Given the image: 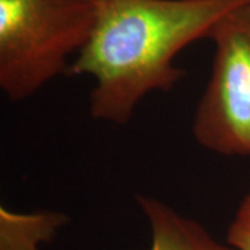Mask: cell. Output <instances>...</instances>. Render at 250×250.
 Masks as SVG:
<instances>
[{"mask_svg":"<svg viewBox=\"0 0 250 250\" xmlns=\"http://www.w3.org/2000/svg\"><path fill=\"white\" fill-rule=\"evenodd\" d=\"M92 0H0V89L10 102L34 96L65 74L90 39Z\"/></svg>","mask_w":250,"mask_h":250,"instance_id":"cell-2","label":"cell"},{"mask_svg":"<svg viewBox=\"0 0 250 250\" xmlns=\"http://www.w3.org/2000/svg\"><path fill=\"white\" fill-rule=\"evenodd\" d=\"M210 80L192 120V135L205 150L250 157V0L227 11L211 27Z\"/></svg>","mask_w":250,"mask_h":250,"instance_id":"cell-3","label":"cell"},{"mask_svg":"<svg viewBox=\"0 0 250 250\" xmlns=\"http://www.w3.org/2000/svg\"><path fill=\"white\" fill-rule=\"evenodd\" d=\"M227 242L238 250H250V189L242 197L228 231Z\"/></svg>","mask_w":250,"mask_h":250,"instance_id":"cell-6","label":"cell"},{"mask_svg":"<svg viewBox=\"0 0 250 250\" xmlns=\"http://www.w3.org/2000/svg\"><path fill=\"white\" fill-rule=\"evenodd\" d=\"M68 217L53 210L32 213L13 211L0 207V250H41L42 245L50 243Z\"/></svg>","mask_w":250,"mask_h":250,"instance_id":"cell-5","label":"cell"},{"mask_svg":"<svg viewBox=\"0 0 250 250\" xmlns=\"http://www.w3.org/2000/svg\"><path fill=\"white\" fill-rule=\"evenodd\" d=\"M136 203L150 229L149 250H238L217 241L205 227L153 196L139 195Z\"/></svg>","mask_w":250,"mask_h":250,"instance_id":"cell-4","label":"cell"},{"mask_svg":"<svg viewBox=\"0 0 250 250\" xmlns=\"http://www.w3.org/2000/svg\"><path fill=\"white\" fill-rule=\"evenodd\" d=\"M246 0H92L96 21L68 77L89 75L90 116L124 125L152 92H170L185 77L175 57L207 38L211 27Z\"/></svg>","mask_w":250,"mask_h":250,"instance_id":"cell-1","label":"cell"}]
</instances>
